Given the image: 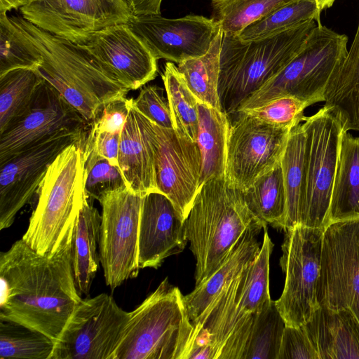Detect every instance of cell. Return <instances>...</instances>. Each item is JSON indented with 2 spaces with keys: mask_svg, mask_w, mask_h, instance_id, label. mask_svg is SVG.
<instances>
[{
  "mask_svg": "<svg viewBox=\"0 0 359 359\" xmlns=\"http://www.w3.org/2000/svg\"><path fill=\"white\" fill-rule=\"evenodd\" d=\"M74 224L53 255L36 252L22 238L0 254V319L41 332L55 343L82 300L72 265Z\"/></svg>",
  "mask_w": 359,
  "mask_h": 359,
  "instance_id": "1",
  "label": "cell"
},
{
  "mask_svg": "<svg viewBox=\"0 0 359 359\" xmlns=\"http://www.w3.org/2000/svg\"><path fill=\"white\" fill-rule=\"evenodd\" d=\"M265 226L248 208L243 191L224 175L205 182L184 221L185 236L196 260V286L223 264L248 230Z\"/></svg>",
  "mask_w": 359,
  "mask_h": 359,
  "instance_id": "2",
  "label": "cell"
},
{
  "mask_svg": "<svg viewBox=\"0 0 359 359\" xmlns=\"http://www.w3.org/2000/svg\"><path fill=\"white\" fill-rule=\"evenodd\" d=\"M39 50L36 69L90 125L108 102L126 97L130 90L105 71L82 46L35 26L22 17H11Z\"/></svg>",
  "mask_w": 359,
  "mask_h": 359,
  "instance_id": "3",
  "label": "cell"
},
{
  "mask_svg": "<svg viewBox=\"0 0 359 359\" xmlns=\"http://www.w3.org/2000/svg\"><path fill=\"white\" fill-rule=\"evenodd\" d=\"M309 20L279 34L243 41L223 34L218 94L221 109L230 118L241 104L281 72L297 55L318 24Z\"/></svg>",
  "mask_w": 359,
  "mask_h": 359,
  "instance_id": "4",
  "label": "cell"
},
{
  "mask_svg": "<svg viewBox=\"0 0 359 359\" xmlns=\"http://www.w3.org/2000/svg\"><path fill=\"white\" fill-rule=\"evenodd\" d=\"M130 313L113 359H188L198 334L168 278Z\"/></svg>",
  "mask_w": 359,
  "mask_h": 359,
  "instance_id": "5",
  "label": "cell"
},
{
  "mask_svg": "<svg viewBox=\"0 0 359 359\" xmlns=\"http://www.w3.org/2000/svg\"><path fill=\"white\" fill-rule=\"evenodd\" d=\"M82 142L67 147L49 165L22 239L36 252L53 255L83 203Z\"/></svg>",
  "mask_w": 359,
  "mask_h": 359,
  "instance_id": "6",
  "label": "cell"
},
{
  "mask_svg": "<svg viewBox=\"0 0 359 359\" xmlns=\"http://www.w3.org/2000/svg\"><path fill=\"white\" fill-rule=\"evenodd\" d=\"M347 43L345 34L318 23L297 55L243 102L237 112L285 95L296 97L311 105L324 102L330 80L347 55Z\"/></svg>",
  "mask_w": 359,
  "mask_h": 359,
  "instance_id": "7",
  "label": "cell"
},
{
  "mask_svg": "<svg viewBox=\"0 0 359 359\" xmlns=\"http://www.w3.org/2000/svg\"><path fill=\"white\" fill-rule=\"evenodd\" d=\"M306 132V183L301 224L325 229L337 172L343 124L326 106L302 122Z\"/></svg>",
  "mask_w": 359,
  "mask_h": 359,
  "instance_id": "8",
  "label": "cell"
},
{
  "mask_svg": "<svg viewBox=\"0 0 359 359\" xmlns=\"http://www.w3.org/2000/svg\"><path fill=\"white\" fill-rule=\"evenodd\" d=\"M324 231L302 224L285 231L280 265L285 280L275 302L286 325H304L320 307L317 286Z\"/></svg>",
  "mask_w": 359,
  "mask_h": 359,
  "instance_id": "9",
  "label": "cell"
},
{
  "mask_svg": "<svg viewBox=\"0 0 359 359\" xmlns=\"http://www.w3.org/2000/svg\"><path fill=\"white\" fill-rule=\"evenodd\" d=\"M130 315L106 293L82 299L55 343L50 359H113Z\"/></svg>",
  "mask_w": 359,
  "mask_h": 359,
  "instance_id": "10",
  "label": "cell"
},
{
  "mask_svg": "<svg viewBox=\"0 0 359 359\" xmlns=\"http://www.w3.org/2000/svg\"><path fill=\"white\" fill-rule=\"evenodd\" d=\"M142 194L128 187L105 194L100 201L102 223L100 262L111 290L137 276L138 231Z\"/></svg>",
  "mask_w": 359,
  "mask_h": 359,
  "instance_id": "11",
  "label": "cell"
},
{
  "mask_svg": "<svg viewBox=\"0 0 359 359\" xmlns=\"http://www.w3.org/2000/svg\"><path fill=\"white\" fill-rule=\"evenodd\" d=\"M317 299L320 307L349 309L359 320V218L325 229Z\"/></svg>",
  "mask_w": 359,
  "mask_h": 359,
  "instance_id": "12",
  "label": "cell"
},
{
  "mask_svg": "<svg viewBox=\"0 0 359 359\" xmlns=\"http://www.w3.org/2000/svg\"><path fill=\"white\" fill-rule=\"evenodd\" d=\"M231 120L225 178L244 191L282 158L292 128L277 127L243 111Z\"/></svg>",
  "mask_w": 359,
  "mask_h": 359,
  "instance_id": "13",
  "label": "cell"
},
{
  "mask_svg": "<svg viewBox=\"0 0 359 359\" xmlns=\"http://www.w3.org/2000/svg\"><path fill=\"white\" fill-rule=\"evenodd\" d=\"M20 11L35 26L79 45L133 15L125 0H27Z\"/></svg>",
  "mask_w": 359,
  "mask_h": 359,
  "instance_id": "14",
  "label": "cell"
},
{
  "mask_svg": "<svg viewBox=\"0 0 359 359\" xmlns=\"http://www.w3.org/2000/svg\"><path fill=\"white\" fill-rule=\"evenodd\" d=\"M86 132L50 137L0 163V230L10 227L20 209L33 199L55 158L71 144L82 142Z\"/></svg>",
  "mask_w": 359,
  "mask_h": 359,
  "instance_id": "15",
  "label": "cell"
},
{
  "mask_svg": "<svg viewBox=\"0 0 359 359\" xmlns=\"http://www.w3.org/2000/svg\"><path fill=\"white\" fill-rule=\"evenodd\" d=\"M151 140L157 189L185 221L200 189L202 158L196 142L152 121Z\"/></svg>",
  "mask_w": 359,
  "mask_h": 359,
  "instance_id": "16",
  "label": "cell"
},
{
  "mask_svg": "<svg viewBox=\"0 0 359 359\" xmlns=\"http://www.w3.org/2000/svg\"><path fill=\"white\" fill-rule=\"evenodd\" d=\"M127 24L157 60L177 64L205 55L220 30L211 18L193 14L175 19L133 15Z\"/></svg>",
  "mask_w": 359,
  "mask_h": 359,
  "instance_id": "17",
  "label": "cell"
},
{
  "mask_svg": "<svg viewBox=\"0 0 359 359\" xmlns=\"http://www.w3.org/2000/svg\"><path fill=\"white\" fill-rule=\"evenodd\" d=\"M89 126L79 112L43 79L29 111L0 134V163L50 137L86 132Z\"/></svg>",
  "mask_w": 359,
  "mask_h": 359,
  "instance_id": "18",
  "label": "cell"
},
{
  "mask_svg": "<svg viewBox=\"0 0 359 359\" xmlns=\"http://www.w3.org/2000/svg\"><path fill=\"white\" fill-rule=\"evenodd\" d=\"M80 46L130 90L143 87L157 76L158 60L127 23L102 29Z\"/></svg>",
  "mask_w": 359,
  "mask_h": 359,
  "instance_id": "19",
  "label": "cell"
},
{
  "mask_svg": "<svg viewBox=\"0 0 359 359\" xmlns=\"http://www.w3.org/2000/svg\"><path fill=\"white\" fill-rule=\"evenodd\" d=\"M184 220L172 201L157 191L142 196L139 231L140 269H158L164 260L185 248Z\"/></svg>",
  "mask_w": 359,
  "mask_h": 359,
  "instance_id": "20",
  "label": "cell"
},
{
  "mask_svg": "<svg viewBox=\"0 0 359 359\" xmlns=\"http://www.w3.org/2000/svg\"><path fill=\"white\" fill-rule=\"evenodd\" d=\"M151 131V121L137 111L130 98L127 121L120 136L118 166L128 187L142 195L158 191Z\"/></svg>",
  "mask_w": 359,
  "mask_h": 359,
  "instance_id": "21",
  "label": "cell"
},
{
  "mask_svg": "<svg viewBox=\"0 0 359 359\" xmlns=\"http://www.w3.org/2000/svg\"><path fill=\"white\" fill-rule=\"evenodd\" d=\"M304 327L319 359H359V320L351 310L319 307Z\"/></svg>",
  "mask_w": 359,
  "mask_h": 359,
  "instance_id": "22",
  "label": "cell"
},
{
  "mask_svg": "<svg viewBox=\"0 0 359 359\" xmlns=\"http://www.w3.org/2000/svg\"><path fill=\"white\" fill-rule=\"evenodd\" d=\"M102 214L85 192L82 206L74 221L72 265L76 287L88 295L98 269Z\"/></svg>",
  "mask_w": 359,
  "mask_h": 359,
  "instance_id": "23",
  "label": "cell"
},
{
  "mask_svg": "<svg viewBox=\"0 0 359 359\" xmlns=\"http://www.w3.org/2000/svg\"><path fill=\"white\" fill-rule=\"evenodd\" d=\"M262 229L248 230L222 266L205 282L184 296L187 316L195 323L212 302L258 254L257 235Z\"/></svg>",
  "mask_w": 359,
  "mask_h": 359,
  "instance_id": "24",
  "label": "cell"
},
{
  "mask_svg": "<svg viewBox=\"0 0 359 359\" xmlns=\"http://www.w3.org/2000/svg\"><path fill=\"white\" fill-rule=\"evenodd\" d=\"M359 218V136L344 131L341 138L328 215L332 223Z\"/></svg>",
  "mask_w": 359,
  "mask_h": 359,
  "instance_id": "25",
  "label": "cell"
},
{
  "mask_svg": "<svg viewBox=\"0 0 359 359\" xmlns=\"http://www.w3.org/2000/svg\"><path fill=\"white\" fill-rule=\"evenodd\" d=\"M196 142L202 158L200 187L207 180L225 174L231 120L222 110L198 101Z\"/></svg>",
  "mask_w": 359,
  "mask_h": 359,
  "instance_id": "26",
  "label": "cell"
},
{
  "mask_svg": "<svg viewBox=\"0 0 359 359\" xmlns=\"http://www.w3.org/2000/svg\"><path fill=\"white\" fill-rule=\"evenodd\" d=\"M306 135L303 123L294 126L280 159L286 194V212L282 230L301 224L306 183Z\"/></svg>",
  "mask_w": 359,
  "mask_h": 359,
  "instance_id": "27",
  "label": "cell"
},
{
  "mask_svg": "<svg viewBox=\"0 0 359 359\" xmlns=\"http://www.w3.org/2000/svg\"><path fill=\"white\" fill-rule=\"evenodd\" d=\"M266 227L263 228L264 238L258 254L237 276L234 302L245 316L257 313L272 301L269 292V259L273 243Z\"/></svg>",
  "mask_w": 359,
  "mask_h": 359,
  "instance_id": "28",
  "label": "cell"
},
{
  "mask_svg": "<svg viewBox=\"0 0 359 359\" xmlns=\"http://www.w3.org/2000/svg\"><path fill=\"white\" fill-rule=\"evenodd\" d=\"M43 81L36 69L28 68L0 76V134L29 111Z\"/></svg>",
  "mask_w": 359,
  "mask_h": 359,
  "instance_id": "29",
  "label": "cell"
},
{
  "mask_svg": "<svg viewBox=\"0 0 359 359\" xmlns=\"http://www.w3.org/2000/svg\"><path fill=\"white\" fill-rule=\"evenodd\" d=\"M243 193L248 208L260 221L282 229L286 194L280 161Z\"/></svg>",
  "mask_w": 359,
  "mask_h": 359,
  "instance_id": "30",
  "label": "cell"
},
{
  "mask_svg": "<svg viewBox=\"0 0 359 359\" xmlns=\"http://www.w3.org/2000/svg\"><path fill=\"white\" fill-rule=\"evenodd\" d=\"M223 32L219 31L208 51L203 56L178 63L188 87L197 100L222 110L218 94L219 56Z\"/></svg>",
  "mask_w": 359,
  "mask_h": 359,
  "instance_id": "31",
  "label": "cell"
},
{
  "mask_svg": "<svg viewBox=\"0 0 359 359\" xmlns=\"http://www.w3.org/2000/svg\"><path fill=\"white\" fill-rule=\"evenodd\" d=\"M161 77L172 113L174 130L191 141L196 142L198 100L172 62L165 64Z\"/></svg>",
  "mask_w": 359,
  "mask_h": 359,
  "instance_id": "32",
  "label": "cell"
},
{
  "mask_svg": "<svg viewBox=\"0 0 359 359\" xmlns=\"http://www.w3.org/2000/svg\"><path fill=\"white\" fill-rule=\"evenodd\" d=\"M320 13L314 0H292L251 23L238 36L243 41L257 40L290 29L309 20L320 23Z\"/></svg>",
  "mask_w": 359,
  "mask_h": 359,
  "instance_id": "33",
  "label": "cell"
},
{
  "mask_svg": "<svg viewBox=\"0 0 359 359\" xmlns=\"http://www.w3.org/2000/svg\"><path fill=\"white\" fill-rule=\"evenodd\" d=\"M54 346L43 333L0 319L1 359H50Z\"/></svg>",
  "mask_w": 359,
  "mask_h": 359,
  "instance_id": "34",
  "label": "cell"
},
{
  "mask_svg": "<svg viewBox=\"0 0 359 359\" xmlns=\"http://www.w3.org/2000/svg\"><path fill=\"white\" fill-rule=\"evenodd\" d=\"M292 0H212L211 19L223 34L238 35L251 23Z\"/></svg>",
  "mask_w": 359,
  "mask_h": 359,
  "instance_id": "35",
  "label": "cell"
},
{
  "mask_svg": "<svg viewBox=\"0 0 359 359\" xmlns=\"http://www.w3.org/2000/svg\"><path fill=\"white\" fill-rule=\"evenodd\" d=\"M41 62L34 43L6 13H0V76L16 69H36Z\"/></svg>",
  "mask_w": 359,
  "mask_h": 359,
  "instance_id": "36",
  "label": "cell"
},
{
  "mask_svg": "<svg viewBox=\"0 0 359 359\" xmlns=\"http://www.w3.org/2000/svg\"><path fill=\"white\" fill-rule=\"evenodd\" d=\"M285 326L272 300L256 315L244 359H278Z\"/></svg>",
  "mask_w": 359,
  "mask_h": 359,
  "instance_id": "37",
  "label": "cell"
},
{
  "mask_svg": "<svg viewBox=\"0 0 359 359\" xmlns=\"http://www.w3.org/2000/svg\"><path fill=\"white\" fill-rule=\"evenodd\" d=\"M84 190L93 200L100 201L109 192L128 187L118 165L107 158L89 152H83Z\"/></svg>",
  "mask_w": 359,
  "mask_h": 359,
  "instance_id": "38",
  "label": "cell"
},
{
  "mask_svg": "<svg viewBox=\"0 0 359 359\" xmlns=\"http://www.w3.org/2000/svg\"><path fill=\"white\" fill-rule=\"evenodd\" d=\"M310 105L299 98L285 95L260 107L241 111L277 127L292 128L304 121V111Z\"/></svg>",
  "mask_w": 359,
  "mask_h": 359,
  "instance_id": "39",
  "label": "cell"
},
{
  "mask_svg": "<svg viewBox=\"0 0 359 359\" xmlns=\"http://www.w3.org/2000/svg\"><path fill=\"white\" fill-rule=\"evenodd\" d=\"M135 108L143 116L157 126L174 129L172 113L164 89L156 85H147L141 88L136 98H133Z\"/></svg>",
  "mask_w": 359,
  "mask_h": 359,
  "instance_id": "40",
  "label": "cell"
},
{
  "mask_svg": "<svg viewBox=\"0 0 359 359\" xmlns=\"http://www.w3.org/2000/svg\"><path fill=\"white\" fill-rule=\"evenodd\" d=\"M130 98L119 97L107 102L90 124L88 130L93 132H107L121 134L130 110Z\"/></svg>",
  "mask_w": 359,
  "mask_h": 359,
  "instance_id": "41",
  "label": "cell"
},
{
  "mask_svg": "<svg viewBox=\"0 0 359 359\" xmlns=\"http://www.w3.org/2000/svg\"><path fill=\"white\" fill-rule=\"evenodd\" d=\"M278 359H319L304 325L285 326Z\"/></svg>",
  "mask_w": 359,
  "mask_h": 359,
  "instance_id": "42",
  "label": "cell"
},
{
  "mask_svg": "<svg viewBox=\"0 0 359 359\" xmlns=\"http://www.w3.org/2000/svg\"><path fill=\"white\" fill-rule=\"evenodd\" d=\"M121 134L93 132L88 129L81 144L83 152H89L107 158L118 165Z\"/></svg>",
  "mask_w": 359,
  "mask_h": 359,
  "instance_id": "43",
  "label": "cell"
},
{
  "mask_svg": "<svg viewBox=\"0 0 359 359\" xmlns=\"http://www.w3.org/2000/svg\"><path fill=\"white\" fill-rule=\"evenodd\" d=\"M133 15L161 14L163 0H125Z\"/></svg>",
  "mask_w": 359,
  "mask_h": 359,
  "instance_id": "44",
  "label": "cell"
},
{
  "mask_svg": "<svg viewBox=\"0 0 359 359\" xmlns=\"http://www.w3.org/2000/svg\"><path fill=\"white\" fill-rule=\"evenodd\" d=\"M26 3L27 0H0V13H6L12 9L20 8Z\"/></svg>",
  "mask_w": 359,
  "mask_h": 359,
  "instance_id": "45",
  "label": "cell"
},
{
  "mask_svg": "<svg viewBox=\"0 0 359 359\" xmlns=\"http://www.w3.org/2000/svg\"><path fill=\"white\" fill-rule=\"evenodd\" d=\"M348 52L351 53L359 55V20L358 24V27L355 32V34L353 39V41L351 43L350 48L348 49Z\"/></svg>",
  "mask_w": 359,
  "mask_h": 359,
  "instance_id": "46",
  "label": "cell"
},
{
  "mask_svg": "<svg viewBox=\"0 0 359 359\" xmlns=\"http://www.w3.org/2000/svg\"><path fill=\"white\" fill-rule=\"evenodd\" d=\"M320 11H322L324 9H327L328 8H330L334 4V1L336 0H314Z\"/></svg>",
  "mask_w": 359,
  "mask_h": 359,
  "instance_id": "47",
  "label": "cell"
}]
</instances>
